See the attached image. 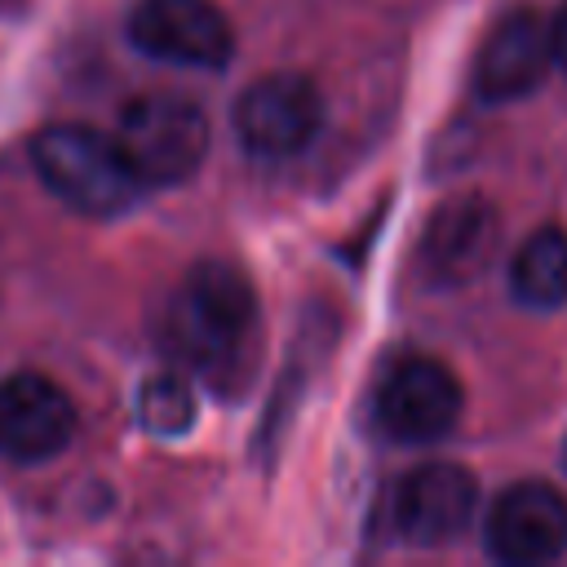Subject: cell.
Here are the masks:
<instances>
[{
  "mask_svg": "<svg viewBox=\"0 0 567 567\" xmlns=\"http://www.w3.org/2000/svg\"><path fill=\"white\" fill-rule=\"evenodd\" d=\"M252 328H257V292L248 275L221 257L195 261L177 279L164 306V346L182 363L208 377L226 372L239 359Z\"/></svg>",
  "mask_w": 567,
  "mask_h": 567,
  "instance_id": "cell-1",
  "label": "cell"
},
{
  "mask_svg": "<svg viewBox=\"0 0 567 567\" xmlns=\"http://www.w3.org/2000/svg\"><path fill=\"white\" fill-rule=\"evenodd\" d=\"M40 182L84 217H120L146 190L115 137L89 124H44L31 137Z\"/></svg>",
  "mask_w": 567,
  "mask_h": 567,
  "instance_id": "cell-2",
  "label": "cell"
},
{
  "mask_svg": "<svg viewBox=\"0 0 567 567\" xmlns=\"http://www.w3.org/2000/svg\"><path fill=\"white\" fill-rule=\"evenodd\" d=\"M115 142L142 186H177L208 155V120L190 97L142 93L120 111Z\"/></svg>",
  "mask_w": 567,
  "mask_h": 567,
  "instance_id": "cell-3",
  "label": "cell"
},
{
  "mask_svg": "<svg viewBox=\"0 0 567 567\" xmlns=\"http://www.w3.org/2000/svg\"><path fill=\"white\" fill-rule=\"evenodd\" d=\"M235 137L261 155V159H284L310 146V137L323 124V97L315 89V80L297 75V71H270L257 75L230 111Z\"/></svg>",
  "mask_w": 567,
  "mask_h": 567,
  "instance_id": "cell-4",
  "label": "cell"
},
{
  "mask_svg": "<svg viewBox=\"0 0 567 567\" xmlns=\"http://www.w3.org/2000/svg\"><path fill=\"white\" fill-rule=\"evenodd\" d=\"M461 403V381L447 363L408 354L381 377L377 425L399 443H434L456 425Z\"/></svg>",
  "mask_w": 567,
  "mask_h": 567,
  "instance_id": "cell-5",
  "label": "cell"
},
{
  "mask_svg": "<svg viewBox=\"0 0 567 567\" xmlns=\"http://www.w3.org/2000/svg\"><path fill=\"white\" fill-rule=\"evenodd\" d=\"M487 554L505 567H540L567 549V496L540 478L505 487L483 523Z\"/></svg>",
  "mask_w": 567,
  "mask_h": 567,
  "instance_id": "cell-6",
  "label": "cell"
},
{
  "mask_svg": "<svg viewBox=\"0 0 567 567\" xmlns=\"http://www.w3.org/2000/svg\"><path fill=\"white\" fill-rule=\"evenodd\" d=\"M128 40L173 66H226L235 31L213 0H142L128 18Z\"/></svg>",
  "mask_w": 567,
  "mask_h": 567,
  "instance_id": "cell-7",
  "label": "cell"
},
{
  "mask_svg": "<svg viewBox=\"0 0 567 567\" xmlns=\"http://www.w3.org/2000/svg\"><path fill=\"white\" fill-rule=\"evenodd\" d=\"M478 509V483L465 465L430 461L399 478L390 496V523L408 545H452Z\"/></svg>",
  "mask_w": 567,
  "mask_h": 567,
  "instance_id": "cell-8",
  "label": "cell"
},
{
  "mask_svg": "<svg viewBox=\"0 0 567 567\" xmlns=\"http://www.w3.org/2000/svg\"><path fill=\"white\" fill-rule=\"evenodd\" d=\"M75 439V403L44 372H9L0 381V452L35 465Z\"/></svg>",
  "mask_w": 567,
  "mask_h": 567,
  "instance_id": "cell-9",
  "label": "cell"
},
{
  "mask_svg": "<svg viewBox=\"0 0 567 567\" xmlns=\"http://www.w3.org/2000/svg\"><path fill=\"white\" fill-rule=\"evenodd\" d=\"M554 66L549 22L532 9L505 13L478 44L474 58V93L483 102H514L527 97Z\"/></svg>",
  "mask_w": 567,
  "mask_h": 567,
  "instance_id": "cell-10",
  "label": "cell"
},
{
  "mask_svg": "<svg viewBox=\"0 0 567 567\" xmlns=\"http://www.w3.org/2000/svg\"><path fill=\"white\" fill-rule=\"evenodd\" d=\"M496 239V208L483 195H452L430 213L421 230V266L434 284H465L492 261Z\"/></svg>",
  "mask_w": 567,
  "mask_h": 567,
  "instance_id": "cell-11",
  "label": "cell"
},
{
  "mask_svg": "<svg viewBox=\"0 0 567 567\" xmlns=\"http://www.w3.org/2000/svg\"><path fill=\"white\" fill-rule=\"evenodd\" d=\"M509 292L527 310L567 306V230L540 226L518 244L509 261Z\"/></svg>",
  "mask_w": 567,
  "mask_h": 567,
  "instance_id": "cell-12",
  "label": "cell"
},
{
  "mask_svg": "<svg viewBox=\"0 0 567 567\" xmlns=\"http://www.w3.org/2000/svg\"><path fill=\"white\" fill-rule=\"evenodd\" d=\"M195 394L177 372H159L137 390V425L159 439H177L195 425Z\"/></svg>",
  "mask_w": 567,
  "mask_h": 567,
  "instance_id": "cell-13",
  "label": "cell"
},
{
  "mask_svg": "<svg viewBox=\"0 0 567 567\" xmlns=\"http://www.w3.org/2000/svg\"><path fill=\"white\" fill-rule=\"evenodd\" d=\"M549 49H554V66L567 75V0H563V9L549 18Z\"/></svg>",
  "mask_w": 567,
  "mask_h": 567,
  "instance_id": "cell-14",
  "label": "cell"
},
{
  "mask_svg": "<svg viewBox=\"0 0 567 567\" xmlns=\"http://www.w3.org/2000/svg\"><path fill=\"white\" fill-rule=\"evenodd\" d=\"M563 456H567V447H563Z\"/></svg>",
  "mask_w": 567,
  "mask_h": 567,
  "instance_id": "cell-15",
  "label": "cell"
}]
</instances>
